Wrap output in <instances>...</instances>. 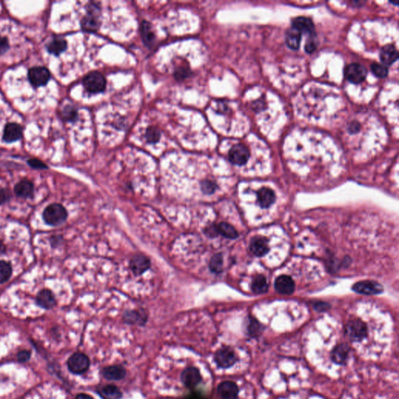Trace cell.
<instances>
[{"mask_svg":"<svg viewBox=\"0 0 399 399\" xmlns=\"http://www.w3.org/2000/svg\"><path fill=\"white\" fill-rule=\"evenodd\" d=\"M160 136H161V133H160L159 130L154 127H150L147 129L146 133H145V138L149 143H157V141H159Z\"/></svg>","mask_w":399,"mask_h":399,"instance_id":"34","label":"cell"},{"mask_svg":"<svg viewBox=\"0 0 399 399\" xmlns=\"http://www.w3.org/2000/svg\"><path fill=\"white\" fill-rule=\"evenodd\" d=\"M301 35L302 34L299 32L295 28H292L289 30L286 35V42L287 46L292 50H298L300 44Z\"/></svg>","mask_w":399,"mask_h":399,"instance_id":"30","label":"cell"},{"mask_svg":"<svg viewBox=\"0 0 399 399\" xmlns=\"http://www.w3.org/2000/svg\"><path fill=\"white\" fill-rule=\"evenodd\" d=\"M101 374L108 381H120L127 375V370L123 366L113 365L103 369Z\"/></svg>","mask_w":399,"mask_h":399,"instance_id":"20","label":"cell"},{"mask_svg":"<svg viewBox=\"0 0 399 399\" xmlns=\"http://www.w3.org/2000/svg\"><path fill=\"white\" fill-rule=\"evenodd\" d=\"M217 187L218 186L216 183L211 180H203L200 183V189H201L202 192L207 195L214 194L217 190Z\"/></svg>","mask_w":399,"mask_h":399,"instance_id":"36","label":"cell"},{"mask_svg":"<svg viewBox=\"0 0 399 399\" xmlns=\"http://www.w3.org/2000/svg\"><path fill=\"white\" fill-rule=\"evenodd\" d=\"M67 365L68 368L73 374H85L90 366V359L85 354L77 352L69 358Z\"/></svg>","mask_w":399,"mask_h":399,"instance_id":"6","label":"cell"},{"mask_svg":"<svg viewBox=\"0 0 399 399\" xmlns=\"http://www.w3.org/2000/svg\"><path fill=\"white\" fill-rule=\"evenodd\" d=\"M209 268L211 272L220 274L223 269V256L222 253H216L209 262Z\"/></svg>","mask_w":399,"mask_h":399,"instance_id":"32","label":"cell"},{"mask_svg":"<svg viewBox=\"0 0 399 399\" xmlns=\"http://www.w3.org/2000/svg\"><path fill=\"white\" fill-rule=\"evenodd\" d=\"M43 220L47 225L58 226L64 223L67 219L68 213L60 203H51L44 210Z\"/></svg>","mask_w":399,"mask_h":399,"instance_id":"2","label":"cell"},{"mask_svg":"<svg viewBox=\"0 0 399 399\" xmlns=\"http://www.w3.org/2000/svg\"><path fill=\"white\" fill-rule=\"evenodd\" d=\"M62 237H61V236H53V237H52V238L51 239V240H50V241H51V246H52L53 248H55V246H56L57 247V246L59 245V244H61V243H62Z\"/></svg>","mask_w":399,"mask_h":399,"instance_id":"45","label":"cell"},{"mask_svg":"<svg viewBox=\"0 0 399 399\" xmlns=\"http://www.w3.org/2000/svg\"><path fill=\"white\" fill-rule=\"evenodd\" d=\"M141 33L144 43L148 47H152L154 44L155 35L152 31L150 24L149 22L144 21L141 26Z\"/></svg>","mask_w":399,"mask_h":399,"instance_id":"28","label":"cell"},{"mask_svg":"<svg viewBox=\"0 0 399 399\" xmlns=\"http://www.w3.org/2000/svg\"><path fill=\"white\" fill-rule=\"evenodd\" d=\"M275 290L283 295L293 294L295 290V283L293 278L288 275H281L276 278L275 282Z\"/></svg>","mask_w":399,"mask_h":399,"instance_id":"16","label":"cell"},{"mask_svg":"<svg viewBox=\"0 0 399 399\" xmlns=\"http://www.w3.org/2000/svg\"><path fill=\"white\" fill-rule=\"evenodd\" d=\"M148 320L146 313L142 309L140 310H128L123 314V321L129 324L143 325Z\"/></svg>","mask_w":399,"mask_h":399,"instance_id":"21","label":"cell"},{"mask_svg":"<svg viewBox=\"0 0 399 399\" xmlns=\"http://www.w3.org/2000/svg\"><path fill=\"white\" fill-rule=\"evenodd\" d=\"M11 265L8 262L0 260V284L5 283L9 280L12 275Z\"/></svg>","mask_w":399,"mask_h":399,"instance_id":"33","label":"cell"},{"mask_svg":"<svg viewBox=\"0 0 399 399\" xmlns=\"http://www.w3.org/2000/svg\"><path fill=\"white\" fill-rule=\"evenodd\" d=\"M62 117L68 122L75 121L77 118V112L73 106L67 105L62 110Z\"/></svg>","mask_w":399,"mask_h":399,"instance_id":"35","label":"cell"},{"mask_svg":"<svg viewBox=\"0 0 399 399\" xmlns=\"http://www.w3.org/2000/svg\"><path fill=\"white\" fill-rule=\"evenodd\" d=\"M345 334L351 343H360L368 336V328L360 319H352L346 324Z\"/></svg>","mask_w":399,"mask_h":399,"instance_id":"1","label":"cell"},{"mask_svg":"<svg viewBox=\"0 0 399 399\" xmlns=\"http://www.w3.org/2000/svg\"><path fill=\"white\" fill-rule=\"evenodd\" d=\"M264 327L260 324L254 317H249L248 325H247V333L249 337L252 339L260 337L264 332Z\"/></svg>","mask_w":399,"mask_h":399,"instance_id":"27","label":"cell"},{"mask_svg":"<svg viewBox=\"0 0 399 399\" xmlns=\"http://www.w3.org/2000/svg\"><path fill=\"white\" fill-rule=\"evenodd\" d=\"M399 58V52L393 45H388L383 47L380 53V59L383 65H392Z\"/></svg>","mask_w":399,"mask_h":399,"instance_id":"24","label":"cell"},{"mask_svg":"<svg viewBox=\"0 0 399 399\" xmlns=\"http://www.w3.org/2000/svg\"><path fill=\"white\" fill-rule=\"evenodd\" d=\"M28 77L32 86L41 88L48 84L50 73L44 66H34L28 71Z\"/></svg>","mask_w":399,"mask_h":399,"instance_id":"7","label":"cell"},{"mask_svg":"<svg viewBox=\"0 0 399 399\" xmlns=\"http://www.w3.org/2000/svg\"><path fill=\"white\" fill-rule=\"evenodd\" d=\"M329 307L328 304L324 303V302H318L317 303V305L315 306V309H317L319 311H324V310H326L328 309V308Z\"/></svg>","mask_w":399,"mask_h":399,"instance_id":"46","label":"cell"},{"mask_svg":"<svg viewBox=\"0 0 399 399\" xmlns=\"http://www.w3.org/2000/svg\"><path fill=\"white\" fill-rule=\"evenodd\" d=\"M31 353L28 351H22L19 352L17 358L20 362H26L30 359Z\"/></svg>","mask_w":399,"mask_h":399,"instance_id":"44","label":"cell"},{"mask_svg":"<svg viewBox=\"0 0 399 399\" xmlns=\"http://www.w3.org/2000/svg\"><path fill=\"white\" fill-rule=\"evenodd\" d=\"M23 127L17 123H9L6 125L2 134V139L6 143H13L22 138Z\"/></svg>","mask_w":399,"mask_h":399,"instance_id":"15","label":"cell"},{"mask_svg":"<svg viewBox=\"0 0 399 399\" xmlns=\"http://www.w3.org/2000/svg\"><path fill=\"white\" fill-rule=\"evenodd\" d=\"M317 47V43L313 39V37H310V39L307 41L306 46H305V50L307 51L308 53H311L316 50Z\"/></svg>","mask_w":399,"mask_h":399,"instance_id":"43","label":"cell"},{"mask_svg":"<svg viewBox=\"0 0 399 399\" xmlns=\"http://www.w3.org/2000/svg\"><path fill=\"white\" fill-rule=\"evenodd\" d=\"M36 302L40 307L50 309L56 305V299H55V295L51 290L44 289L38 293Z\"/></svg>","mask_w":399,"mask_h":399,"instance_id":"18","label":"cell"},{"mask_svg":"<svg viewBox=\"0 0 399 399\" xmlns=\"http://www.w3.org/2000/svg\"><path fill=\"white\" fill-rule=\"evenodd\" d=\"M251 290L256 294L266 293L268 290V285L265 277L261 275H256L251 284Z\"/></svg>","mask_w":399,"mask_h":399,"instance_id":"31","label":"cell"},{"mask_svg":"<svg viewBox=\"0 0 399 399\" xmlns=\"http://www.w3.org/2000/svg\"><path fill=\"white\" fill-rule=\"evenodd\" d=\"M150 259L143 254L135 255L130 262V269L135 275H143L150 268Z\"/></svg>","mask_w":399,"mask_h":399,"instance_id":"13","label":"cell"},{"mask_svg":"<svg viewBox=\"0 0 399 399\" xmlns=\"http://www.w3.org/2000/svg\"><path fill=\"white\" fill-rule=\"evenodd\" d=\"M257 199L260 207L268 208L275 203L276 198L272 190L267 187H263L257 191Z\"/></svg>","mask_w":399,"mask_h":399,"instance_id":"22","label":"cell"},{"mask_svg":"<svg viewBox=\"0 0 399 399\" xmlns=\"http://www.w3.org/2000/svg\"><path fill=\"white\" fill-rule=\"evenodd\" d=\"M83 85L85 89L90 93H101L105 90L106 80L101 73L97 71L91 72L83 80Z\"/></svg>","mask_w":399,"mask_h":399,"instance_id":"4","label":"cell"},{"mask_svg":"<svg viewBox=\"0 0 399 399\" xmlns=\"http://www.w3.org/2000/svg\"><path fill=\"white\" fill-rule=\"evenodd\" d=\"M204 233L206 236H208L210 238H214L218 236V229H217L216 224H212L210 225L204 229Z\"/></svg>","mask_w":399,"mask_h":399,"instance_id":"41","label":"cell"},{"mask_svg":"<svg viewBox=\"0 0 399 399\" xmlns=\"http://www.w3.org/2000/svg\"><path fill=\"white\" fill-rule=\"evenodd\" d=\"M66 48H67V43L62 37L53 38L47 46L49 52L55 55H60L66 50Z\"/></svg>","mask_w":399,"mask_h":399,"instance_id":"25","label":"cell"},{"mask_svg":"<svg viewBox=\"0 0 399 399\" xmlns=\"http://www.w3.org/2000/svg\"><path fill=\"white\" fill-rule=\"evenodd\" d=\"M98 394L102 399H120L123 396L121 391L115 385H105L98 389Z\"/></svg>","mask_w":399,"mask_h":399,"instance_id":"26","label":"cell"},{"mask_svg":"<svg viewBox=\"0 0 399 399\" xmlns=\"http://www.w3.org/2000/svg\"><path fill=\"white\" fill-rule=\"evenodd\" d=\"M6 246H5V244L2 243V241L0 240V256H2V254L5 253V252H6Z\"/></svg>","mask_w":399,"mask_h":399,"instance_id":"48","label":"cell"},{"mask_svg":"<svg viewBox=\"0 0 399 399\" xmlns=\"http://www.w3.org/2000/svg\"><path fill=\"white\" fill-rule=\"evenodd\" d=\"M371 70L374 75L377 77L384 78L388 76V70L386 66L380 63H373L371 65Z\"/></svg>","mask_w":399,"mask_h":399,"instance_id":"37","label":"cell"},{"mask_svg":"<svg viewBox=\"0 0 399 399\" xmlns=\"http://www.w3.org/2000/svg\"><path fill=\"white\" fill-rule=\"evenodd\" d=\"M10 50V43L7 37L0 35V55L6 54Z\"/></svg>","mask_w":399,"mask_h":399,"instance_id":"38","label":"cell"},{"mask_svg":"<svg viewBox=\"0 0 399 399\" xmlns=\"http://www.w3.org/2000/svg\"><path fill=\"white\" fill-rule=\"evenodd\" d=\"M190 74H191V71L188 68H186L185 66H180L176 69V72H175V77L177 81H182L189 77Z\"/></svg>","mask_w":399,"mask_h":399,"instance_id":"39","label":"cell"},{"mask_svg":"<svg viewBox=\"0 0 399 399\" xmlns=\"http://www.w3.org/2000/svg\"><path fill=\"white\" fill-rule=\"evenodd\" d=\"M352 290L355 293L363 295H377L382 293L383 286L374 281H361L352 286Z\"/></svg>","mask_w":399,"mask_h":399,"instance_id":"10","label":"cell"},{"mask_svg":"<svg viewBox=\"0 0 399 399\" xmlns=\"http://www.w3.org/2000/svg\"><path fill=\"white\" fill-rule=\"evenodd\" d=\"M218 234L222 235L225 238L235 240L239 236L238 232L233 227V225L227 222H221L217 225Z\"/></svg>","mask_w":399,"mask_h":399,"instance_id":"29","label":"cell"},{"mask_svg":"<svg viewBox=\"0 0 399 399\" xmlns=\"http://www.w3.org/2000/svg\"><path fill=\"white\" fill-rule=\"evenodd\" d=\"M76 399H94L93 398L91 397L90 396L86 395V394H79L78 396L76 397Z\"/></svg>","mask_w":399,"mask_h":399,"instance_id":"47","label":"cell"},{"mask_svg":"<svg viewBox=\"0 0 399 399\" xmlns=\"http://www.w3.org/2000/svg\"><path fill=\"white\" fill-rule=\"evenodd\" d=\"M249 250L255 256H264L269 250L268 241L262 236H255L249 243Z\"/></svg>","mask_w":399,"mask_h":399,"instance_id":"17","label":"cell"},{"mask_svg":"<svg viewBox=\"0 0 399 399\" xmlns=\"http://www.w3.org/2000/svg\"><path fill=\"white\" fill-rule=\"evenodd\" d=\"M238 360V357L233 349L223 346L214 354V361L220 368L227 369L233 366Z\"/></svg>","mask_w":399,"mask_h":399,"instance_id":"5","label":"cell"},{"mask_svg":"<svg viewBox=\"0 0 399 399\" xmlns=\"http://www.w3.org/2000/svg\"><path fill=\"white\" fill-rule=\"evenodd\" d=\"M345 75L351 83L359 84L364 81L367 75V70L359 63H351L346 67Z\"/></svg>","mask_w":399,"mask_h":399,"instance_id":"11","label":"cell"},{"mask_svg":"<svg viewBox=\"0 0 399 399\" xmlns=\"http://www.w3.org/2000/svg\"><path fill=\"white\" fill-rule=\"evenodd\" d=\"M181 381L183 385L187 388H195L202 381L201 374L198 368L194 366H190L182 373Z\"/></svg>","mask_w":399,"mask_h":399,"instance_id":"12","label":"cell"},{"mask_svg":"<svg viewBox=\"0 0 399 399\" xmlns=\"http://www.w3.org/2000/svg\"><path fill=\"white\" fill-rule=\"evenodd\" d=\"M293 28L300 32L301 34L314 33V25L310 19L306 17H297L293 20Z\"/></svg>","mask_w":399,"mask_h":399,"instance_id":"23","label":"cell"},{"mask_svg":"<svg viewBox=\"0 0 399 399\" xmlns=\"http://www.w3.org/2000/svg\"><path fill=\"white\" fill-rule=\"evenodd\" d=\"M83 29L88 32H96L101 26V9L95 2H90L87 6V13L82 21Z\"/></svg>","mask_w":399,"mask_h":399,"instance_id":"3","label":"cell"},{"mask_svg":"<svg viewBox=\"0 0 399 399\" xmlns=\"http://www.w3.org/2000/svg\"><path fill=\"white\" fill-rule=\"evenodd\" d=\"M250 153L248 147L242 144L234 145L229 152V160L233 165L242 166L249 160Z\"/></svg>","mask_w":399,"mask_h":399,"instance_id":"8","label":"cell"},{"mask_svg":"<svg viewBox=\"0 0 399 399\" xmlns=\"http://www.w3.org/2000/svg\"><path fill=\"white\" fill-rule=\"evenodd\" d=\"M11 192L6 188H0V204H3L9 201L11 198Z\"/></svg>","mask_w":399,"mask_h":399,"instance_id":"40","label":"cell"},{"mask_svg":"<svg viewBox=\"0 0 399 399\" xmlns=\"http://www.w3.org/2000/svg\"><path fill=\"white\" fill-rule=\"evenodd\" d=\"M239 392V387L233 381H223L218 387V396L221 399H237Z\"/></svg>","mask_w":399,"mask_h":399,"instance_id":"14","label":"cell"},{"mask_svg":"<svg viewBox=\"0 0 399 399\" xmlns=\"http://www.w3.org/2000/svg\"><path fill=\"white\" fill-rule=\"evenodd\" d=\"M351 347L347 343H339L331 351V359L335 364L344 366L348 362L349 358Z\"/></svg>","mask_w":399,"mask_h":399,"instance_id":"9","label":"cell"},{"mask_svg":"<svg viewBox=\"0 0 399 399\" xmlns=\"http://www.w3.org/2000/svg\"><path fill=\"white\" fill-rule=\"evenodd\" d=\"M15 194L19 198L29 199L34 197L35 187L33 183L28 180H22L16 184L14 187Z\"/></svg>","mask_w":399,"mask_h":399,"instance_id":"19","label":"cell"},{"mask_svg":"<svg viewBox=\"0 0 399 399\" xmlns=\"http://www.w3.org/2000/svg\"><path fill=\"white\" fill-rule=\"evenodd\" d=\"M30 166L34 169H48V167L43 161L38 159H31L28 161Z\"/></svg>","mask_w":399,"mask_h":399,"instance_id":"42","label":"cell"}]
</instances>
